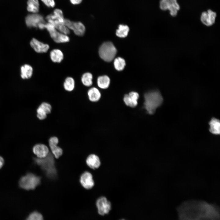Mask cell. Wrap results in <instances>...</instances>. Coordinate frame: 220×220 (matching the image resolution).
I'll list each match as a JSON object with an SVG mask.
<instances>
[{"instance_id": "obj_32", "label": "cell", "mask_w": 220, "mask_h": 220, "mask_svg": "<svg viewBox=\"0 0 220 220\" xmlns=\"http://www.w3.org/2000/svg\"><path fill=\"white\" fill-rule=\"evenodd\" d=\"M58 139L57 137L55 136L51 137L49 140V145L54 144H58Z\"/></svg>"}, {"instance_id": "obj_14", "label": "cell", "mask_w": 220, "mask_h": 220, "mask_svg": "<svg viewBox=\"0 0 220 220\" xmlns=\"http://www.w3.org/2000/svg\"><path fill=\"white\" fill-rule=\"evenodd\" d=\"M31 47L37 53H46L49 49V46L47 44L44 43L33 38L30 42Z\"/></svg>"}, {"instance_id": "obj_28", "label": "cell", "mask_w": 220, "mask_h": 220, "mask_svg": "<svg viewBox=\"0 0 220 220\" xmlns=\"http://www.w3.org/2000/svg\"><path fill=\"white\" fill-rule=\"evenodd\" d=\"M52 153L55 158H58L61 156L63 153L62 149L57 146V144L49 145Z\"/></svg>"}, {"instance_id": "obj_23", "label": "cell", "mask_w": 220, "mask_h": 220, "mask_svg": "<svg viewBox=\"0 0 220 220\" xmlns=\"http://www.w3.org/2000/svg\"><path fill=\"white\" fill-rule=\"evenodd\" d=\"M97 83L98 86L100 88H107L110 84V78L107 75L100 76L97 79Z\"/></svg>"}, {"instance_id": "obj_7", "label": "cell", "mask_w": 220, "mask_h": 220, "mask_svg": "<svg viewBox=\"0 0 220 220\" xmlns=\"http://www.w3.org/2000/svg\"><path fill=\"white\" fill-rule=\"evenodd\" d=\"M159 4L162 10H169L170 14L173 17L177 15L180 9L177 0H160Z\"/></svg>"}, {"instance_id": "obj_17", "label": "cell", "mask_w": 220, "mask_h": 220, "mask_svg": "<svg viewBox=\"0 0 220 220\" xmlns=\"http://www.w3.org/2000/svg\"><path fill=\"white\" fill-rule=\"evenodd\" d=\"M88 98L92 102H96L100 99L101 94L99 90L95 87L89 89L87 92Z\"/></svg>"}, {"instance_id": "obj_29", "label": "cell", "mask_w": 220, "mask_h": 220, "mask_svg": "<svg viewBox=\"0 0 220 220\" xmlns=\"http://www.w3.org/2000/svg\"><path fill=\"white\" fill-rule=\"evenodd\" d=\"M54 16L55 20H58L59 22L64 23V19L62 11L59 9H56L53 11V14Z\"/></svg>"}, {"instance_id": "obj_16", "label": "cell", "mask_w": 220, "mask_h": 220, "mask_svg": "<svg viewBox=\"0 0 220 220\" xmlns=\"http://www.w3.org/2000/svg\"><path fill=\"white\" fill-rule=\"evenodd\" d=\"M33 151L39 158H43L49 154V149L45 145L38 144L35 145L33 148Z\"/></svg>"}, {"instance_id": "obj_6", "label": "cell", "mask_w": 220, "mask_h": 220, "mask_svg": "<svg viewBox=\"0 0 220 220\" xmlns=\"http://www.w3.org/2000/svg\"><path fill=\"white\" fill-rule=\"evenodd\" d=\"M45 28L46 29L51 37L56 42L63 43L68 42L69 41V38L67 35L59 31L52 24L48 22L46 23Z\"/></svg>"}, {"instance_id": "obj_31", "label": "cell", "mask_w": 220, "mask_h": 220, "mask_svg": "<svg viewBox=\"0 0 220 220\" xmlns=\"http://www.w3.org/2000/svg\"><path fill=\"white\" fill-rule=\"evenodd\" d=\"M44 4L49 7H53L55 6L54 0H41Z\"/></svg>"}, {"instance_id": "obj_12", "label": "cell", "mask_w": 220, "mask_h": 220, "mask_svg": "<svg viewBox=\"0 0 220 220\" xmlns=\"http://www.w3.org/2000/svg\"><path fill=\"white\" fill-rule=\"evenodd\" d=\"M52 107L49 103L42 102L37 109V116L40 120H44L46 119L48 114L51 112Z\"/></svg>"}, {"instance_id": "obj_21", "label": "cell", "mask_w": 220, "mask_h": 220, "mask_svg": "<svg viewBox=\"0 0 220 220\" xmlns=\"http://www.w3.org/2000/svg\"><path fill=\"white\" fill-rule=\"evenodd\" d=\"M210 131L214 134H219L220 132V123L219 120L212 118L209 122Z\"/></svg>"}, {"instance_id": "obj_24", "label": "cell", "mask_w": 220, "mask_h": 220, "mask_svg": "<svg viewBox=\"0 0 220 220\" xmlns=\"http://www.w3.org/2000/svg\"><path fill=\"white\" fill-rule=\"evenodd\" d=\"M75 83L74 79L71 77L66 78L63 83L64 89L68 92H72L75 88Z\"/></svg>"}, {"instance_id": "obj_33", "label": "cell", "mask_w": 220, "mask_h": 220, "mask_svg": "<svg viewBox=\"0 0 220 220\" xmlns=\"http://www.w3.org/2000/svg\"><path fill=\"white\" fill-rule=\"evenodd\" d=\"M71 2L73 5H78L80 3L82 0H70Z\"/></svg>"}, {"instance_id": "obj_15", "label": "cell", "mask_w": 220, "mask_h": 220, "mask_svg": "<svg viewBox=\"0 0 220 220\" xmlns=\"http://www.w3.org/2000/svg\"><path fill=\"white\" fill-rule=\"evenodd\" d=\"M80 181L82 186L87 189L92 188L94 185L92 175L88 172H85L81 175Z\"/></svg>"}, {"instance_id": "obj_20", "label": "cell", "mask_w": 220, "mask_h": 220, "mask_svg": "<svg viewBox=\"0 0 220 220\" xmlns=\"http://www.w3.org/2000/svg\"><path fill=\"white\" fill-rule=\"evenodd\" d=\"M50 57L52 61L54 63H60L64 58V54L60 50L54 49L51 51Z\"/></svg>"}, {"instance_id": "obj_8", "label": "cell", "mask_w": 220, "mask_h": 220, "mask_svg": "<svg viewBox=\"0 0 220 220\" xmlns=\"http://www.w3.org/2000/svg\"><path fill=\"white\" fill-rule=\"evenodd\" d=\"M64 24L69 29L72 30L77 36H82L85 33V26L81 22H75L68 19H64Z\"/></svg>"}, {"instance_id": "obj_3", "label": "cell", "mask_w": 220, "mask_h": 220, "mask_svg": "<svg viewBox=\"0 0 220 220\" xmlns=\"http://www.w3.org/2000/svg\"><path fill=\"white\" fill-rule=\"evenodd\" d=\"M35 163L40 166L50 178H53L56 175V170L54 167V161L53 156L50 154L43 158H33Z\"/></svg>"}, {"instance_id": "obj_10", "label": "cell", "mask_w": 220, "mask_h": 220, "mask_svg": "<svg viewBox=\"0 0 220 220\" xmlns=\"http://www.w3.org/2000/svg\"><path fill=\"white\" fill-rule=\"evenodd\" d=\"M25 21L27 26L30 28H37L40 23L45 22L43 16L37 13L28 15L25 18Z\"/></svg>"}, {"instance_id": "obj_27", "label": "cell", "mask_w": 220, "mask_h": 220, "mask_svg": "<svg viewBox=\"0 0 220 220\" xmlns=\"http://www.w3.org/2000/svg\"><path fill=\"white\" fill-rule=\"evenodd\" d=\"M114 64L115 69L118 71L122 70L126 65L125 60L120 57L116 58L114 62Z\"/></svg>"}, {"instance_id": "obj_35", "label": "cell", "mask_w": 220, "mask_h": 220, "mask_svg": "<svg viewBox=\"0 0 220 220\" xmlns=\"http://www.w3.org/2000/svg\"><path fill=\"white\" fill-rule=\"evenodd\" d=\"M125 220V219H121V220Z\"/></svg>"}, {"instance_id": "obj_1", "label": "cell", "mask_w": 220, "mask_h": 220, "mask_svg": "<svg viewBox=\"0 0 220 220\" xmlns=\"http://www.w3.org/2000/svg\"><path fill=\"white\" fill-rule=\"evenodd\" d=\"M176 209L180 220H220L219 207L204 201H186Z\"/></svg>"}, {"instance_id": "obj_13", "label": "cell", "mask_w": 220, "mask_h": 220, "mask_svg": "<svg viewBox=\"0 0 220 220\" xmlns=\"http://www.w3.org/2000/svg\"><path fill=\"white\" fill-rule=\"evenodd\" d=\"M139 97V94L138 93L132 91L128 94L125 95L123 100L126 105L131 108H134L138 105Z\"/></svg>"}, {"instance_id": "obj_25", "label": "cell", "mask_w": 220, "mask_h": 220, "mask_svg": "<svg viewBox=\"0 0 220 220\" xmlns=\"http://www.w3.org/2000/svg\"><path fill=\"white\" fill-rule=\"evenodd\" d=\"M93 75L91 73L87 72L84 73L81 78V81L83 85L86 87H90L93 84Z\"/></svg>"}, {"instance_id": "obj_5", "label": "cell", "mask_w": 220, "mask_h": 220, "mask_svg": "<svg viewBox=\"0 0 220 220\" xmlns=\"http://www.w3.org/2000/svg\"><path fill=\"white\" fill-rule=\"evenodd\" d=\"M116 52V48L111 42H104L101 46L99 50L100 57L108 62H110L114 59Z\"/></svg>"}, {"instance_id": "obj_9", "label": "cell", "mask_w": 220, "mask_h": 220, "mask_svg": "<svg viewBox=\"0 0 220 220\" xmlns=\"http://www.w3.org/2000/svg\"><path fill=\"white\" fill-rule=\"evenodd\" d=\"M96 205L99 214L101 215L109 213L111 208L110 202L105 197L101 196L97 199Z\"/></svg>"}, {"instance_id": "obj_22", "label": "cell", "mask_w": 220, "mask_h": 220, "mask_svg": "<svg viewBox=\"0 0 220 220\" xmlns=\"http://www.w3.org/2000/svg\"><path fill=\"white\" fill-rule=\"evenodd\" d=\"M27 10L33 13H38L39 10V4L38 0H28Z\"/></svg>"}, {"instance_id": "obj_2", "label": "cell", "mask_w": 220, "mask_h": 220, "mask_svg": "<svg viewBox=\"0 0 220 220\" xmlns=\"http://www.w3.org/2000/svg\"><path fill=\"white\" fill-rule=\"evenodd\" d=\"M144 97V108L150 114L154 113L156 108L163 102V97L158 90H154L146 93Z\"/></svg>"}, {"instance_id": "obj_34", "label": "cell", "mask_w": 220, "mask_h": 220, "mask_svg": "<svg viewBox=\"0 0 220 220\" xmlns=\"http://www.w3.org/2000/svg\"><path fill=\"white\" fill-rule=\"evenodd\" d=\"M4 163L3 158L0 156V169L2 167Z\"/></svg>"}, {"instance_id": "obj_19", "label": "cell", "mask_w": 220, "mask_h": 220, "mask_svg": "<svg viewBox=\"0 0 220 220\" xmlns=\"http://www.w3.org/2000/svg\"><path fill=\"white\" fill-rule=\"evenodd\" d=\"M33 72L32 67L29 64H24L20 68V76L23 79L31 78Z\"/></svg>"}, {"instance_id": "obj_30", "label": "cell", "mask_w": 220, "mask_h": 220, "mask_svg": "<svg viewBox=\"0 0 220 220\" xmlns=\"http://www.w3.org/2000/svg\"><path fill=\"white\" fill-rule=\"evenodd\" d=\"M26 220H43L42 215L39 213L35 211L31 213Z\"/></svg>"}, {"instance_id": "obj_26", "label": "cell", "mask_w": 220, "mask_h": 220, "mask_svg": "<svg viewBox=\"0 0 220 220\" xmlns=\"http://www.w3.org/2000/svg\"><path fill=\"white\" fill-rule=\"evenodd\" d=\"M129 31V28L127 25L120 24L116 31V34L119 37L124 38L127 35Z\"/></svg>"}, {"instance_id": "obj_4", "label": "cell", "mask_w": 220, "mask_h": 220, "mask_svg": "<svg viewBox=\"0 0 220 220\" xmlns=\"http://www.w3.org/2000/svg\"><path fill=\"white\" fill-rule=\"evenodd\" d=\"M40 182V178L32 173H29L21 177L19 181L20 188L26 190L34 189Z\"/></svg>"}, {"instance_id": "obj_11", "label": "cell", "mask_w": 220, "mask_h": 220, "mask_svg": "<svg viewBox=\"0 0 220 220\" xmlns=\"http://www.w3.org/2000/svg\"><path fill=\"white\" fill-rule=\"evenodd\" d=\"M217 14L211 9L203 12L200 16V20L202 23L207 26H211L215 22Z\"/></svg>"}, {"instance_id": "obj_18", "label": "cell", "mask_w": 220, "mask_h": 220, "mask_svg": "<svg viewBox=\"0 0 220 220\" xmlns=\"http://www.w3.org/2000/svg\"><path fill=\"white\" fill-rule=\"evenodd\" d=\"M86 163L89 167L93 169L98 168L101 164L99 157L94 154H91L87 157L86 160Z\"/></svg>"}]
</instances>
